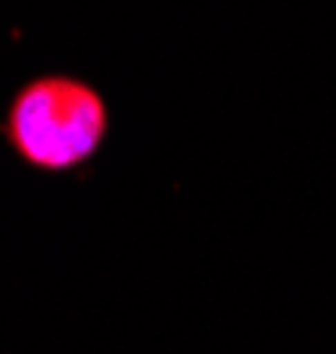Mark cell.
<instances>
[{
	"mask_svg": "<svg viewBox=\"0 0 336 354\" xmlns=\"http://www.w3.org/2000/svg\"><path fill=\"white\" fill-rule=\"evenodd\" d=\"M11 145L43 170H68L96 153L106 135V106L75 78H36L8 113Z\"/></svg>",
	"mask_w": 336,
	"mask_h": 354,
	"instance_id": "1",
	"label": "cell"
}]
</instances>
